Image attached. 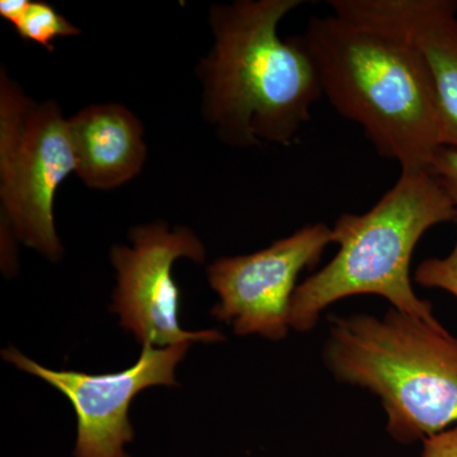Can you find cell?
<instances>
[{
  "mask_svg": "<svg viewBox=\"0 0 457 457\" xmlns=\"http://www.w3.org/2000/svg\"><path fill=\"white\" fill-rule=\"evenodd\" d=\"M303 0H237L210 13L215 45L200 66L204 110L228 145L262 140L290 146L323 97L302 36L282 40L278 25Z\"/></svg>",
  "mask_w": 457,
  "mask_h": 457,
  "instance_id": "1",
  "label": "cell"
},
{
  "mask_svg": "<svg viewBox=\"0 0 457 457\" xmlns=\"http://www.w3.org/2000/svg\"><path fill=\"white\" fill-rule=\"evenodd\" d=\"M302 38L323 97L362 129L376 153L402 170H431L444 146L440 113L416 47L396 33L335 13L312 17Z\"/></svg>",
  "mask_w": 457,
  "mask_h": 457,
  "instance_id": "2",
  "label": "cell"
},
{
  "mask_svg": "<svg viewBox=\"0 0 457 457\" xmlns=\"http://www.w3.org/2000/svg\"><path fill=\"white\" fill-rule=\"evenodd\" d=\"M456 220L457 207L431 170H402L368 212L339 216L332 228L338 252L297 286L290 327L311 332L327 308L357 295H378L395 311L437 323L432 303L414 293L411 258L429 228Z\"/></svg>",
  "mask_w": 457,
  "mask_h": 457,
  "instance_id": "3",
  "label": "cell"
},
{
  "mask_svg": "<svg viewBox=\"0 0 457 457\" xmlns=\"http://www.w3.org/2000/svg\"><path fill=\"white\" fill-rule=\"evenodd\" d=\"M329 320L324 363L380 399L393 440L411 445L457 426V339L440 321L395 309Z\"/></svg>",
  "mask_w": 457,
  "mask_h": 457,
  "instance_id": "4",
  "label": "cell"
},
{
  "mask_svg": "<svg viewBox=\"0 0 457 457\" xmlns=\"http://www.w3.org/2000/svg\"><path fill=\"white\" fill-rule=\"evenodd\" d=\"M77 171L68 120L54 102L36 104L2 75L0 196L20 240L50 260L62 253L54 201L62 180Z\"/></svg>",
  "mask_w": 457,
  "mask_h": 457,
  "instance_id": "5",
  "label": "cell"
},
{
  "mask_svg": "<svg viewBox=\"0 0 457 457\" xmlns=\"http://www.w3.org/2000/svg\"><path fill=\"white\" fill-rule=\"evenodd\" d=\"M332 243V228L315 222L255 253L213 262L207 273L220 303L212 315L231 324L237 335L281 341L290 328L300 273L314 269Z\"/></svg>",
  "mask_w": 457,
  "mask_h": 457,
  "instance_id": "6",
  "label": "cell"
},
{
  "mask_svg": "<svg viewBox=\"0 0 457 457\" xmlns=\"http://www.w3.org/2000/svg\"><path fill=\"white\" fill-rule=\"evenodd\" d=\"M134 246H116L111 260L117 270L112 311L121 326L143 345L167 348L179 343L224 341L218 330L187 332L179 326L180 291L171 266L180 257L204 262L203 243L187 228L173 233L161 222L135 228Z\"/></svg>",
  "mask_w": 457,
  "mask_h": 457,
  "instance_id": "7",
  "label": "cell"
},
{
  "mask_svg": "<svg viewBox=\"0 0 457 457\" xmlns=\"http://www.w3.org/2000/svg\"><path fill=\"white\" fill-rule=\"evenodd\" d=\"M188 347L189 343L167 348L143 345L140 359L134 366L104 375L54 371L13 347L2 354L18 369L46 381L71 403L78 420L75 457H129L123 446L134 438L129 420L132 399L154 385H177L174 369Z\"/></svg>",
  "mask_w": 457,
  "mask_h": 457,
  "instance_id": "8",
  "label": "cell"
},
{
  "mask_svg": "<svg viewBox=\"0 0 457 457\" xmlns=\"http://www.w3.org/2000/svg\"><path fill=\"white\" fill-rule=\"evenodd\" d=\"M337 16L407 38L431 77L442 145L457 150V0H329Z\"/></svg>",
  "mask_w": 457,
  "mask_h": 457,
  "instance_id": "9",
  "label": "cell"
},
{
  "mask_svg": "<svg viewBox=\"0 0 457 457\" xmlns=\"http://www.w3.org/2000/svg\"><path fill=\"white\" fill-rule=\"evenodd\" d=\"M68 122L77 173L88 187H120L140 173L146 159L143 125L128 108L89 106Z\"/></svg>",
  "mask_w": 457,
  "mask_h": 457,
  "instance_id": "10",
  "label": "cell"
},
{
  "mask_svg": "<svg viewBox=\"0 0 457 457\" xmlns=\"http://www.w3.org/2000/svg\"><path fill=\"white\" fill-rule=\"evenodd\" d=\"M13 27L21 37L36 42L49 51H54L56 38L71 37L80 33V29L57 13L53 5L29 0L25 12Z\"/></svg>",
  "mask_w": 457,
  "mask_h": 457,
  "instance_id": "11",
  "label": "cell"
},
{
  "mask_svg": "<svg viewBox=\"0 0 457 457\" xmlns=\"http://www.w3.org/2000/svg\"><path fill=\"white\" fill-rule=\"evenodd\" d=\"M456 242L446 257H433L420 262L414 270L416 284L428 288H440L457 297V220Z\"/></svg>",
  "mask_w": 457,
  "mask_h": 457,
  "instance_id": "12",
  "label": "cell"
},
{
  "mask_svg": "<svg viewBox=\"0 0 457 457\" xmlns=\"http://www.w3.org/2000/svg\"><path fill=\"white\" fill-rule=\"evenodd\" d=\"M431 171L457 207V150L441 146L433 156Z\"/></svg>",
  "mask_w": 457,
  "mask_h": 457,
  "instance_id": "13",
  "label": "cell"
},
{
  "mask_svg": "<svg viewBox=\"0 0 457 457\" xmlns=\"http://www.w3.org/2000/svg\"><path fill=\"white\" fill-rule=\"evenodd\" d=\"M422 442V457H457V426Z\"/></svg>",
  "mask_w": 457,
  "mask_h": 457,
  "instance_id": "14",
  "label": "cell"
},
{
  "mask_svg": "<svg viewBox=\"0 0 457 457\" xmlns=\"http://www.w3.org/2000/svg\"><path fill=\"white\" fill-rule=\"evenodd\" d=\"M29 4V0H2L0 17L4 18L12 26L20 20Z\"/></svg>",
  "mask_w": 457,
  "mask_h": 457,
  "instance_id": "15",
  "label": "cell"
}]
</instances>
